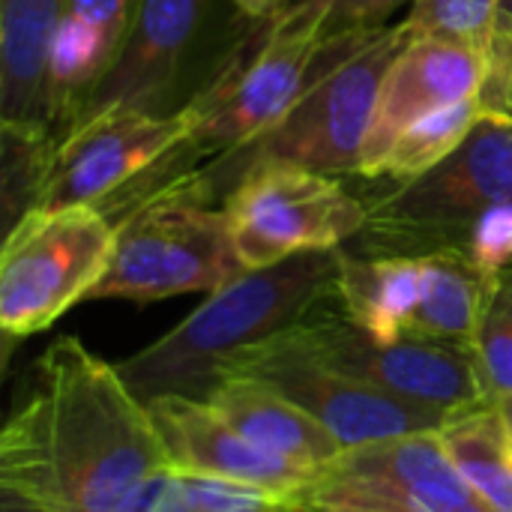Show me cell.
<instances>
[{
  "label": "cell",
  "instance_id": "6da1fadb",
  "mask_svg": "<svg viewBox=\"0 0 512 512\" xmlns=\"http://www.w3.org/2000/svg\"><path fill=\"white\" fill-rule=\"evenodd\" d=\"M174 471L147 402L78 336L36 363L0 432V512H138Z\"/></svg>",
  "mask_w": 512,
  "mask_h": 512
},
{
  "label": "cell",
  "instance_id": "ffe728a7",
  "mask_svg": "<svg viewBox=\"0 0 512 512\" xmlns=\"http://www.w3.org/2000/svg\"><path fill=\"white\" fill-rule=\"evenodd\" d=\"M438 438L462 480L495 512H512V441L498 402L453 414Z\"/></svg>",
  "mask_w": 512,
  "mask_h": 512
},
{
  "label": "cell",
  "instance_id": "7c38bea8",
  "mask_svg": "<svg viewBox=\"0 0 512 512\" xmlns=\"http://www.w3.org/2000/svg\"><path fill=\"white\" fill-rule=\"evenodd\" d=\"M189 129V111L153 117L138 111H108L75 126L57 147L42 201L36 210L102 207L138 183Z\"/></svg>",
  "mask_w": 512,
  "mask_h": 512
},
{
  "label": "cell",
  "instance_id": "9a60e30c",
  "mask_svg": "<svg viewBox=\"0 0 512 512\" xmlns=\"http://www.w3.org/2000/svg\"><path fill=\"white\" fill-rule=\"evenodd\" d=\"M138 3L141 0H69L51 42L42 93V123L57 141L114 66Z\"/></svg>",
  "mask_w": 512,
  "mask_h": 512
},
{
  "label": "cell",
  "instance_id": "9c48e42d",
  "mask_svg": "<svg viewBox=\"0 0 512 512\" xmlns=\"http://www.w3.org/2000/svg\"><path fill=\"white\" fill-rule=\"evenodd\" d=\"M228 375L264 381L303 408L312 420H318L342 450L441 432V426L450 420L444 411L396 399L366 381L330 369L327 363L309 357L288 330L234 360L222 378Z\"/></svg>",
  "mask_w": 512,
  "mask_h": 512
},
{
  "label": "cell",
  "instance_id": "7402d4cb",
  "mask_svg": "<svg viewBox=\"0 0 512 512\" xmlns=\"http://www.w3.org/2000/svg\"><path fill=\"white\" fill-rule=\"evenodd\" d=\"M483 114H489V111H486L483 99L474 96V99L438 108V111L414 120L411 126H405L399 132V138L387 150L375 180L396 186V183H408V180L432 171L471 135V129L483 120Z\"/></svg>",
  "mask_w": 512,
  "mask_h": 512
},
{
  "label": "cell",
  "instance_id": "ba28073f",
  "mask_svg": "<svg viewBox=\"0 0 512 512\" xmlns=\"http://www.w3.org/2000/svg\"><path fill=\"white\" fill-rule=\"evenodd\" d=\"M288 333L309 357L396 399L435 408L450 417L495 402L486 390L474 348L417 336L375 342L345 318L336 291Z\"/></svg>",
  "mask_w": 512,
  "mask_h": 512
},
{
  "label": "cell",
  "instance_id": "5b68a950",
  "mask_svg": "<svg viewBox=\"0 0 512 512\" xmlns=\"http://www.w3.org/2000/svg\"><path fill=\"white\" fill-rule=\"evenodd\" d=\"M243 273L225 210L195 192H165L117 225L111 261L87 300L153 303L213 294Z\"/></svg>",
  "mask_w": 512,
  "mask_h": 512
},
{
  "label": "cell",
  "instance_id": "f546056e",
  "mask_svg": "<svg viewBox=\"0 0 512 512\" xmlns=\"http://www.w3.org/2000/svg\"><path fill=\"white\" fill-rule=\"evenodd\" d=\"M501 21L512 24V0H501Z\"/></svg>",
  "mask_w": 512,
  "mask_h": 512
},
{
  "label": "cell",
  "instance_id": "4fadbf2b",
  "mask_svg": "<svg viewBox=\"0 0 512 512\" xmlns=\"http://www.w3.org/2000/svg\"><path fill=\"white\" fill-rule=\"evenodd\" d=\"M147 411L171 465L183 474L249 483L294 498H306L318 480V471L255 447L207 399L162 396L147 402Z\"/></svg>",
  "mask_w": 512,
  "mask_h": 512
},
{
  "label": "cell",
  "instance_id": "277c9868",
  "mask_svg": "<svg viewBox=\"0 0 512 512\" xmlns=\"http://www.w3.org/2000/svg\"><path fill=\"white\" fill-rule=\"evenodd\" d=\"M363 231L348 243L354 255L462 252L474 222L498 204H512V117L483 114L471 135L432 171L363 198Z\"/></svg>",
  "mask_w": 512,
  "mask_h": 512
},
{
  "label": "cell",
  "instance_id": "8992f818",
  "mask_svg": "<svg viewBox=\"0 0 512 512\" xmlns=\"http://www.w3.org/2000/svg\"><path fill=\"white\" fill-rule=\"evenodd\" d=\"M117 228L90 204L33 210L0 249V327L9 339L48 330L63 312L87 300L102 279Z\"/></svg>",
  "mask_w": 512,
  "mask_h": 512
},
{
  "label": "cell",
  "instance_id": "f1b7e54d",
  "mask_svg": "<svg viewBox=\"0 0 512 512\" xmlns=\"http://www.w3.org/2000/svg\"><path fill=\"white\" fill-rule=\"evenodd\" d=\"M306 512H399L387 510V507H348V504H336V507H312Z\"/></svg>",
  "mask_w": 512,
  "mask_h": 512
},
{
  "label": "cell",
  "instance_id": "484cf974",
  "mask_svg": "<svg viewBox=\"0 0 512 512\" xmlns=\"http://www.w3.org/2000/svg\"><path fill=\"white\" fill-rule=\"evenodd\" d=\"M186 512H306V501L249 483L183 474Z\"/></svg>",
  "mask_w": 512,
  "mask_h": 512
},
{
  "label": "cell",
  "instance_id": "8fae6325",
  "mask_svg": "<svg viewBox=\"0 0 512 512\" xmlns=\"http://www.w3.org/2000/svg\"><path fill=\"white\" fill-rule=\"evenodd\" d=\"M312 507H387L399 512H495L456 471L438 432L342 450L306 492Z\"/></svg>",
  "mask_w": 512,
  "mask_h": 512
},
{
  "label": "cell",
  "instance_id": "5bb4252c",
  "mask_svg": "<svg viewBox=\"0 0 512 512\" xmlns=\"http://www.w3.org/2000/svg\"><path fill=\"white\" fill-rule=\"evenodd\" d=\"M486 78V54L441 39H411L381 84L375 117L360 156V177H378L387 150L405 126L438 108L480 96Z\"/></svg>",
  "mask_w": 512,
  "mask_h": 512
},
{
  "label": "cell",
  "instance_id": "7a4b0ae2",
  "mask_svg": "<svg viewBox=\"0 0 512 512\" xmlns=\"http://www.w3.org/2000/svg\"><path fill=\"white\" fill-rule=\"evenodd\" d=\"M336 276L339 249L303 252L273 267L246 270L159 342L117 363V372L141 402L162 396L207 399L234 360L297 327L327 300L336 291Z\"/></svg>",
  "mask_w": 512,
  "mask_h": 512
},
{
  "label": "cell",
  "instance_id": "603a6c76",
  "mask_svg": "<svg viewBox=\"0 0 512 512\" xmlns=\"http://www.w3.org/2000/svg\"><path fill=\"white\" fill-rule=\"evenodd\" d=\"M402 3L405 0H288L279 12L264 18V24L273 30L309 33L327 48L333 42L381 30Z\"/></svg>",
  "mask_w": 512,
  "mask_h": 512
},
{
  "label": "cell",
  "instance_id": "d4e9b609",
  "mask_svg": "<svg viewBox=\"0 0 512 512\" xmlns=\"http://www.w3.org/2000/svg\"><path fill=\"white\" fill-rule=\"evenodd\" d=\"M471 348L477 354L489 396H512V267L498 276Z\"/></svg>",
  "mask_w": 512,
  "mask_h": 512
},
{
  "label": "cell",
  "instance_id": "4316f807",
  "mask_svg": "<svg viewBox=\"0 0 512 512\" xmlns=\"http://www.w3.org/2000/svg\"><path fill=\"white\" fill-rule=\"evenodd\" d=\"M459 255L492 279L507 273L512 267V204H498L483 213L468 231Z\"/></svg>",
  "mask_w": 512,
  "mask_h": 512
},
{
  "label": "cell",
  "instance_id": "83f0119b",
  "mask_svg": "<svg viewBox=\"0 0 512 512\" xmlns=\"http://www.w3.org/2000/svg\"><path fill=\"white\" fill-rule=\"evenodd\" d=\"M249 21H264L273 12H279L288 0H231Z\"/></svg>",
  "mask_w": 512,
  "mask_h": 512
},
{
  "label": "cell",
  "instance_id": "3957f363",
  "mask_svg": "<svg viewBox=\"0 0 512 512\" xmlns=\"http://www.w3.org/2000/svg\"><path fill=\"white\" fill-rule=\"evenodd\" d=\"M408 42L411 36L396 24L321 48L315 75L294 108L258 141L207 165L183 186L213 204L216 192L225 189L228 195L243 171L261 162L297 165L327 177H360L381 84Z\"/></svg>",
  "mask_w": 512,
  "mask_h": 512
},
{
  "label": "cell",
  "instance_id": "4dcf8cb0",
  "mask_svg": "<svg viewBox=\"0 0 512 512\" xmlns=\"http://www.w3.org/2000/svg\"><path fill=\"white\" fill-rule=\"evenodd\" d=\"M498 30H501V33H504V36H507V39H510V42H512V24H507V21H501V27H498Z\"/></svg>",
  "mask_w": 512,
  "mask_h": 512
},
{
  "label": "cell",
  "instance_id": "44dd1931",
  "mask_svg": "<svg viewBox=\"0 0 512 512\" xmlns=\"http://www.w3.org/2000/svg\"><path fill=\"white\" fill-rule=\"evenodd\" d=\"M57 135L36 120H0V201H3V237L30 216L45 192Z\"/></svg>",
  "mask_w": 512,
  "mask_h": 512
},
{
  "label": "cell",
  "instance_id": "cb8c5ba5",
  "mask_svg": "<svg viewBox=\"0 0 512 512\" xmlns=\"http://www.w3.org/2000/svg\"><path fill=\"white\" fill-rule=\"evenodd\" d=\"M402 27L411 39H441L489 57L501 27V0H414Z\"/></svg>",
  "mask_w": 512,
  "mask_h": 512
},
{
  "label": "cell",
  "instance_id": "d6986e66",
  "mask_svg": "<svg viewBox=\"0 0 512 512\" xmlns=\"http://www.w3.org/2000/svg\"><path fill=\"white\" fill-rule=\"evenodd\" d=\"M423 282L420 300L408 336L432 342L474 345L483 309L498 279L480 273L468 258L456 252L420 255Z\"/></svg>",
  "mask_w": 512,
  "mask_h": 512
},
{
  "label": "cell",
  "instance_id": "2e32d148",
  "mask_svg": "<svg viewBox=\"0 0 512 512\" xmlns=\"http://www.w3.org/2000/svg\"><path fill=\"white\" fill-rule=\"evenodd\" d=\"M207 402L255 447L309 471L321 474L342 453L339 441L318 420L264 381L228 375L207 393Z\"/></svg>",
  "mask_w": 512,
  "mask_h": 512
},
{
  "label": "cell",
  "instance_id": "30bf717a",
  "mask_svg": "<svg viewBox=\"0 0 512 512\" xmlns=\"http://www.w3.org/2000/svg\"><path fill=\"white\" fill-rule=\"evenodd\" d=\"M216 6L219 0H141L114 66L81 105L69 132L108 111L153 117L186 111L180 96L213 36Z\"/></svg>",
  "mask_w": 512,
  "mask_h": 512
},
{
  "label": "cell",
  "instance_id": "52a82bcc",
  "mask_svg": "<svg viewBox=\"0 0 512 512\" xmlns=\"http://www.w3.org/2000/svg\"><path fill=\"white\" fill-rule=\"evenodd\" d=\"M222 210L246 270L273 267L303 252L345 249L369 216L366 201L339 177L282 162L243 171Z\"/></svg>",
  "mask_w": 512,
  "mask_h": 512
},
{
  "label": "cell",
  "instance_id": "1f68e13d",
  "mask_svg": "<svg viewBox=\"0 0 512 512\" xmlns=\"http://www.w3.org/2000/svg\"><path fill=\"white\" fill-rule=\"evenodd\" d=\"M507 117H512V84H510V99H507Z\"/></svg>",
  "mask_w": 512,
  "mask_h": 512
},
{
  "label": "cell",
  "instance_id": "e0dca14e",
  "mask_svg": "<svg viewBox=\"0 0 512 512\" xmlns=\"http://www.w3.org/2000/svg\"><path fill=\"white\" fill-rule=\"evenodd\" d=\"M420 282V255H354L339 249V309L375 342H399L408 336Z\"/></svg>",
  "mask_w": 512,
  "mask_h": 512
},
{
  "label": "cell",
  "instance_id": "ac0fdd59",
  "mask_svg": "<svg viewBox=\"0 0 512 512\" xmlns=\"http://www.w3.org/2000/svg\"><path fill=\"white\" fill-rule=\"evenodd\" d=\"M69 0H0V120L42 123L54 33Z\"/></svg>",
  "mask_w": 512,
  "mask_h": 512
}]
</instances>
